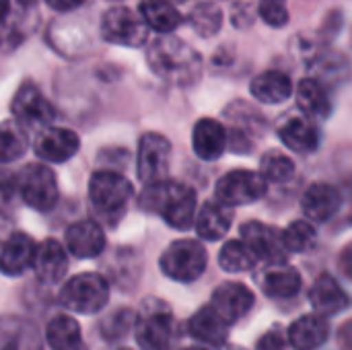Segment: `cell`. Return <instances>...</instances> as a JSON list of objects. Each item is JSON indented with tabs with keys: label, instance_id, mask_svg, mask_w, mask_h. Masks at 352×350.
<instances>
[{
	"label": "cell",
	"instance_id": "74e56055",
	"mask_svg": "<svg viewBox=\"0 0 352 350\" xmlns=\"http://www.w3.org/2000/svg\"><path fill=\"white\" fill-rule=\"evenodd\" d=\"M260 17L270 25V27H285L289 23V10L287 4H278V2H270V0H260Z\"/></svg>",
	"mask_w": 352,
	"mask_h": 350
},
{
	"label": "cell",
	"instance_id": "e575fe53",
	"mask_svg": "<svg viewBox=\"0 0 352 350\" xmlns=\"http://www.w3.org/2000/svg\"><path fill=\"white\" fill-rule=\"evenodd\" d=\"M295 173V163L291 157L278 153V151H270L262 157L260 161V175L264 177V182L268 184H283L287 179H291Z\"/></svg>",
	"mask_w": 352,
	"mask_h": 350
},
{
	"label": "cell",
	"instance_id": "8992f818",
	"mask_svg": "<svg viewBox=\"0 0 352 350\" xmlns=\"http://www.w3.org/2000/svg\"><path fill=\"white\" fill-rule=\"evenodd\" d=\"M14 184L23 202L35 210H52L58 202V179L47 165H25L19 173H14Z\"/></svg>",
	"mask_w": 352,
	"mask_h": 350
},
{
	"label": "cell",
	"instance_id": "b9f144b4",
	"mask_svg": "<svg viewBox=\"0 0 352 350\" xmlns=\"http://www.w3.org/2000/svg\"><path fill=\"white\" fill-rule=\"evenodd\" d=\"M336 340H338V347H340V350H352V320L344 322V324L338 328V336H336Z\"/></svg>",
	"mask_w": 352,
	"mask_h": 350
},
{
	"label": "cell",
	"instance_id": "8fae6325",
	"mask_svg": "<svg viewBox=\"0 0 352 350\" xmlns=\"http://www.w3.org/2000/svg\"><path fill=\"white\" fill-rule=\"evenodd\" d=\"M14 122L25 130L29 128H47L56 120L54 105L43 97V93L33 83H23L10 103Z\"/></svg>",
	"mask_w": 352,
	"mask_h": 350
},
{
	"label": "cell",
	"instance_id": "1f68e13d",
	"mask_svg": "<svg viewBox=\"0 0 352 350\" xmlns=\"http://www.w3.org/2000/svg\"><path fill=\"white\" fill-rule=\"evenodd\" d=\"M27 146V130L21 124H16L14 120L0 124V165H8L21 159Z\"/></svg>",
	"mask_w": 352,
	"mask_h": 350
},
{
	"label": "cell",
	"instance_id": "bcb514c9",
	"mask_svg": "<svg viewBox=\"0 0 352 350\" xmlns=\"http://www.w3.org/2000/svg\"><path fill=\"white\" fill-rule=\"evenodd\" d=\"M182 350H210V349H204V347H188V349H182Z\"/></svg>",
	"mask_w": 352,
	"mask_h": 350
},
{
	"label": "cell",
	"instance_id": "9c48e42d",
	"mask_svg": "<svg viewBox=\"0 0 352 350\" xmlns=\"http://www.w3.org/2000/svg\"><path fill=\"white\" fill-rule=\"evenodd\" d=\"M171 161V142L157 132L142 134L136 155V173L144 186L167 179Z\"/></svg>",
	"mask_w": 352,
	"mask_h": 350
},
{
	"label": "cell",
	"instance_id": "30bf717a",
	"mask_svg": "<svg viewBox=\"0 0 352 350\" xmlns=\"http://www.w3.org/2000/svg\"><path fill=\"white\" fill-rule=\"evenodd\" d=\"M214 194H217V202L225 206H245L266 196V182L260 173L237 169V171H229L219 179Z\"/></svg>",
	"mask_w": 352,
	"mask_h": 350
},
{
	"label": "cell",
	"instance_id": "f6af8a7d",
	"mask_svg": "<svg viewBox=\"0 0 352 350\" xmlns=\"http://www.w3.org/2000/svg\"><path fill=\"white\" fill-rule=\"evenodd\" d=\"M16 2H19L21 6H33V4H35L37 0H16Z\"/></svg>",
	"mask_w": 352,
	"mask_h": 350
},
{
	"label": "cell",
	"instance_id": "4316f807",
	"mask_svg": "<svg viewBox=\"0 0 352 350\" xmlns=\"http://www.w3.org/2000/svg\"><path fill=\"white\" fill-rule=\"evenodd\" d=\"M45 342L52 350H87L82 330L70 316H54L45 328Z\"/></svg>",
	"mask_w": 352,
	"mask_h": 350
},
{
	"label": "cell",
	"instance_id": "3957f363",
	"mask_svg": "<svg viewBox=\"0 0 352 350\" xmlns=\"http://www.w3.org/2000/svg\"><path fill=\"white\" fill-rule=\"evenodd\" d=\"M132 194V184L118 171L101 169L95 171L89 179V200L93 210L111 223L124 215Z\"/></svg>",
	"mask_w": 352,
	"mask_h": 350
},
{
	"label": "cell",
	"instance_id": "681fc988",
	"mask_svg": "<svg viewBox=\"0 0 352 350\" xmlns=\"http://www.w3.org/2000/svg\"><path fill=\"white\" fill-rule=\"evenodd\" d=\"M351 223H352V208H351Z\"/></svg>",
	"mask_w": 352,
	"mask_h": 350
},
{
	"label": "cell",
	"instance_id": "ba28073f",
	"mask_svg": "<svg viewBox=\"0 0 352 350\" xmlns=\"http://www.w3.org/2000/svg\"><path fill=\"white\" fill-rule=\"evenodd\" d=\"M101 37L124 47H140L148 39V27L142 17L128 6H111L101 17Z\"/></svg>",
	"mask_w": 352,
	"mask_h": 350
},
{
	"label": "cell",
	"instance_id": "8d00e7d4",
	"mask_svg": "<svg viewBox=\"0 0 352 350\" xmlns=\"http://www.w3.org/2000/svg\"><path fill=\"white\" fill-rule=\"evenodd\" d=\"M136 320L138 316L132 309H116L101 322V336L105 340H120L136 328Z\"/></svg>",
	"mask_w": 352,
	"mask_h": 350
},
{
	"label": "cell",
	"instance_id": "2e32d148",
	"mask_svg": "<svg viewBox=\"0 0 352 350\" xmlns=\"http://www.w3.org/2000/svg\"><path fill=\"white\" fill-rule=\"evenodd\" d=\"M0 350H43V338L31 320L21 316H2Z\"/></svg>",
	"mask_w": 352,
	"mask_h": 350
},
{
	"label": "cell",
	"instance_id": "52a82bcc",
	"mask_svg": "<svg viewBox=\"0 0 352 350\" xmlns=\"http://www.w3.org/2000/svg\"><path fill=\"white\" fill-rule=\"evenodd\" d=\"M134 332L136 342L142 350H169L173 347L177 328L171 311L165 305L151 301L138 316Z\"/></svg>",
	"mask_w": 352,
	"mask_h": 350
},
{
	"label": "cell",
	"instance_id": "484cf974",
	"mask_svg": "<svg viewBox=\"0 0 352 350\" xmlns=\"http://www.w3.org/2000/svg\"><path fill=\"white\" fill-rule=\"evenodd\" d=\"M138 14L148 29L161 35H171V31H175L184 21L182 12L169 0H140Z\"/></svg>",
	"mask_w": 352,
	"mask_h": 350
},
{
	"label": "cell",
	"instance_id": "ab89813d",
	"mask_svg": "<svg viewBox=\"0 0 352 350\" xmlns=\"http://www.w3.org/2000/svg\"><path fill=\"white\" fill-rule=\"evenodd\" d=\"M231 21L235 27H248L254 23V10L250 4H235L233 6V12H231Z\"/></svg>",
	"mask_w": 352,
	"mask_h": 350
},
{
	"label": "cell",
	"instance_id": "4dcf8cb0",
	"mask_svg": "<svg viewBox=\"0 0 352 350\" xmlns=\"http://www.w3.org/2000/svg\"><path fill=\"white\" fill-rule=\"evenodd\" d=\"M260 287L272 299H289L301 291V274L287 264H274L264 272Z\"/></svg>",
	"mask_w": 352,
	"mask_h": 350
},
{
	"label": "cell",
	"instance_id": "ee69618b",
	"mask_svg": "<svg viewBox=\"0 0 352 350\" xmlns=\"http://www.w3.org/2000/svg\"><path fill=\"white\" fill-rule=\"evenodd\" d=\"M10 19V0H0V25Z\"/></svg>",
	"mask_w": 352,
	"mask_h": 350
},
{
	"label": "cell",
	"instance_id": "836d02e7",
	"mask_svg": "<svg viewBox=\"0 0 352 350\" xmlns=\"http://www.w3.org/2000/svg\"><path fill=\"white\" fill-rule=\"evenodd\" d=\"M219 264L225 272L239 274V272H248L254 268L256 256L243 241H229L219 254Z\"/></svg>",
	"mask_w": 352,
	"mask_h": 350
},
{
	"label": "cell",
	"instance_id": "cb8c5ba5",
	"mask_svg": "<svg viewBox=\"0 0 352 350\" xmlns=\"http://www.w3.org/2000/svg\"><path fill=\"white\" fill-rule=\"evenodd\" d=\"M309 70L318 83L324 87H336L349 80L351 76V64L344 54L334 50H318L311 56Z\"/></svg>",
	"mask_w": 352,
	"mask_h": 350
},
{
	"label": "cell",
	"instance_id": "7bdbcfd3",
	"mask_svg": "<svg viewBox=\"0 0 352 350\" xmlns=\"http://www.w3.org/2000/svg\"><path fill=\"white\" fill-rule=\"evenodd\" d=\"M45 2L58 12H70V10H76L80 4H85L87 0H45Z\"/></svg>",
	"mask_w": 352,
	"mask_h": 350
},
{
	"label": "cell",
	"instance_id": "83f0119b",
	"mask_svg": "<svg viewBox=\"0 0 352 350\" xmlns=\"http://www.w3.org/2000/svg\"><path fill=\"white\" fill-rule=\"evenodd\" d=\"M252 95L262 101V103H283L293 95V83L289 78V74L280 72V70H268L258 74L252 85H250Z\"/></svg>",
	"mask_w": 352,
	"mask_h": 350
},
{
	"label": "cell",
	"instance_id": "60d3db41",
	"mask_svg": "<svg viewBox=\"0 0 352 350\" xmlns=\"http://www.w3.org/2000/svg\"><path fill=\"white\" fill-rule=\"evenodd\" d=\"M338 268H340V272L346 278L352 281V243L344 245V250L340 252V256H338Z\"/></svg>",
	"mask_w": 352,
	"mask_h": 350
},
{
	"label": "cell",
	"instance_id": "d590c367",
	"mask_svg": "<svg viewBox=\"0 0 352 350\" xmlns=\"http://www.w3.org/2000/svg\"><path fill=\"white\" fill-rule=\"evenodd\" d=\"M316 237H318V233L309 221H295L283 231L285 248H287V252H293V254H303V252L311 250L316 243Z\"/></svg>",
	"mask_w": 352,
	"mask_h": 350
},
{
	"label": "cell",
	"instance_id": "d6986e66",
	"mask_svg": "<svg viewBox=\"0 0 352 350\" xmlns=\"http://www.w3.org/2000/svg\"><path fill=\"white\" fill-rule=\"evenodd\" d=\"M340 192L326 184V182H318V184H311L305 194H303V200H301V208L305 212V217L314 223H326L330 221L338 208H340Z\"/></svg>",
	"mask_w": 352,
	"mask_h": 350
},
{
	"label": "cell",
	"instance_id": "d6a6232c",
	"mask_svg": "<svg viewBox=\"0 0 352 350\" xmlns=\"http://www.w3.org/2000/svg\"><path fill=\"white\" fill-rule=\"evenodd\" d=\"M188 23L200 37H214L223 25V10L212 0L198 2L188 14Z\"/></svg>",
	"mask_w": 352,
	"mask_h": 350
},
{
	"label": "cell",
	"instance_id": "c3c4849f",
	"mask_svg": "<svg viewBox=\"0 0 352 350\" xmlns=\"http://www.w3.org/2000/svg\"><path fill=\"white\" fill-rule=\"evenodd\" d=\"M270 2H278V4H285L287 0H270Z\"/></svg>",
	"mask_w": 352,
	"mask_h": 350
},
{
	"label": "cell",
	"instance_id": "277c9868",
	"mask_svg": "<svg viewBox=\"0 0 352 350\" xmlns=\"http://www.w3.org/2000/svg\"><path fill=\"white\" fill-rule=\"evenodd\" d=\"M109 301V283L97 272H85L64 283L60 291V303L74 314L93 316L99 314Z\"/></svg>",
	"mask_w": 352,
	"mask_h": 350
},
{
	"label": "cell",
	"instance_id": "4fadbf2b",
	"mask_svg": "<svg viewBox=\"0 0 352 350\" xmlns=\"http://www.w3.org/2000/svg\"><path fill=\"white\" fill-rule=\"evenodd\" d=\"M80 149V138L68 128H45L37 134L33 151L39 159L47 163H66Z\"/></svg>",
	"mask_w": 352,
	"mask_h": 350
},
{
	"label": "cell",
	"instance_id": "5b68a950",
	"mask_svg": "<svg viewBox=\"0 0 352 350\" xmlns=\"http://www.w3.org/2000/svg\"><path fill=\"white\" fill-rule=\"evenodd\" d=\"M165 276L177 283H194L206 270L208 256L200 241L194 239H177L173 241L159 260Z\"/></svg>",
	"mask_w": 352,
	"mask_h": 350
},
{
	"label": "cell",
	"instance_id": "5bb4252c",
	"mask_svg": "<svg viewBox=\"0 0 352 350\" xmlns=\"http://www.w3.org/2000/svg\"><path fill=\"white\" fill-rule=\"evenodd\" d=\"M37 256V243L21 231L10 233L0 245V272L6 276H21L33 268Z\"/></svg>",
	"mask_w": 352,
	"mask_h": 350
},
{
	"label": "cell",
	"instance_id": "9a60e30c",
	"mask_svg": "<svg viewBox=\"0 0 352 350\" xmlns=\"http://www.w3.org/2000/svg\"><path fill=\"white\" fill-rule=\"evenodd\" d=\"M254 301H256V297L250 287H245L241 283H225L212 293L210 307L223 318L225 324L231 326L250 314V309L254 307Z\"/></svg>",
	"mask_w": 352,
	"mask_h": 350
},
{
	"label": "cell",
	"instance_id": "6da1fadb",
	"mask_svg": "<svg viewBox=\"0 0 352 350\" xmlns=\"http://www.w3.org/2000/svg\"><path fill=\"white\" fill-rule=\"evenodd\" d=\"M148 68L169 85L190 87L202 74L200 54L175 35H159L146 47Z\"/></svg>",
	"mask_w": 352,
	"mask_h": 350
},
{
	"label": "cell",
	"instance_id": "f546056e",
	"mask_svg": "<svg viewBox=\"0 0 352 350\" xmlns=\"http://www.w3.org/2000/svg\"><path fill=\"white\" fill-rule=\"evenodd\" d=\"M297 105L307 118L326 120L332 113V99L328 89L316 78H303L297 85Z\"/></svg>",
	"mask_w": 352,
	"mask_h": 350
},
{
	"label": "cell",
	"instance_id": "d4e9b609",
	"mask_svg": "<svg viewBox=\"0 0 352 350\" xmlns=\"http://www.w3.org/2000/svg\"><path fill=\"white\" fill-rule=\"evenodd\" d=\"M188 332L192 338L206 347H221L227 342L229 336V324L223 322V318L208 305L198 309L190 322H188Z\"/></svg>",
	"mask_w": 352,
	"mask_h": 350
},
{
	"label": "cell",
	"instance_id": "7402d4cb",
	"mask_svg": "<svg viewBox=\"0 0 352 350\" xmlns=\"http://www.w3.org/2000/svg\"><path fill=\"white\" fill-rule=\"evenodd\" d=\"M68 270L66 250L56 239H45L37 245V256L33 264V272L43 285H58Z\"/></svg>",
	"mask_w": 352,
	"mask_h": 350
},
{
	"label": "cell",
	"instance_id": "7c38bea8",
	"mask_svg": "<svg viewBox=\"0 0 352 350\" xmlns=\"http://www.w3.org/2000/svg\"><path fill=\"white\" fill-rule=\"evenodd\" d=\"M241 241L252 250L256 260H264L268 264H285L287 260L283 231L276 227L250 221L241 227Z\"/></svg>",
	"mask_w": 352,
	"mask_h": 350
},
{
	"label": "cell",
	"instance_id": "7dc6e473",
	"mask_svg": "<svg viewBox=\"0 0 352 350\" xmlns=\"http://www.w3.org/2000/svg\"><path fill=\"white\" fill-rule=\"evenodd\" d=\"M169 2H175V4H182V2H186V0H169Z\"/></svg>",
	"mask_w": 352,
	"mask_h": 350
},
{
	"label": "cell",
	"instance_id": "ffe728a7",
	"mask_svg": "<svg viewBox=\"0 0 352 350\" xmlns=\"http://www.w3.org/2000/svg\"><path fill=\"white\" fill-rule=\"evenodd\" d=\"M229 142V132L225 130V126L212 118H202L192 132V146L194 153L202 159V161H217Z\"/></svg>",
	"mask_w": 352,
	"mask_h": 350
},
{
	"label": "cell",
	"instance_id": "7a4b0ae2",
	"mask_svg": "<svg viewBox=\"0 0 352 350\" xmlns=\"http://www.w3.org/2000/svg\"><path fill=\"white\" fill-rule=\"evenodd\" d=\"M138 206L146 212L159 215L169 227L179 231H186L196 223V192L173 179L144 186Z\"/></svg>",
	"mask_w": 352,
	"mask_h": 350
},
{
	"label": "cell",
	"instance_id": "f907efd6",
	"mask_svg": "<svg viewBox=\"0 0 352 350\" xmlns=\"http://www.w3.org/2000/svg\"><path fill=\"white\" fill-rule=\"evenodd\" d=\"M120 350H132V349H120Z\"/></svg>",
	"mask_w": 352,
	"mask_h": 350
},
{
	"label": "cell",
	"instance_id": "f35d334b",
	"mask_svg": "<svg viewBox=\"0 0 352 350\" xmlns=\"http://www.w3.org/2000/svg\"><path fill=\"white\" fill-rule=\"evenodd\" d=\"M287 349V338L278 330H268L260 340L258 350H285Z\"/></svg>",
	"mask_w": 352,
	"mask_h": 350
},
{
	"label": "cell",
	"instance_id": "ac0fdd59",
	"mask_svg": "<svg viewBox=\"0 0 352 350\" xmlns=\"http://www.w3.org/2000/svg\"><path fill=\"white\" fill-rule=\"evenodd\" d=\"M278 138L295 153L309 155L320 146V130L307 116H291L280 122Z\"/></svg>",
	"mask_w": 352,
	"mask_h": 350
},
{
	"label": "cell",
	"instance_id": "603a6c76",
	"mask_svg": "<svg viewBox=\"0 0 352 350\" xmlns=\"http://www.w3.org/2000/svg\"><path fill=\"white\" fill-rule=\"evenodd\" d=\"M309 301H311L316 314H320L324 318L336 316V314L344 311L351 305V299H349L346 291L330 274L318 276V281L314 283V287L309 291Z\"/></svg>",
	"mask_w": 352,
	"mask_h": 350
},
{
	"label": "cell",
	"instance_id": "44dd1931",
	"mask_svg": "<svg viewBox=\"0 0 352 350\" xmlns=\"http://www.w3.org/2000/svg\"><path fill=\"white\" fill-rule=\"evenodd\" d=\"M330 336V324L320 314L301 316L289 328L287 340L295 350H318L326 344Z\"/></svg>",
	"mask_w": 352,
	"mask_h": 350
},
{
	"label": "cell",
	"instance_id": "f1b7e54d",
	"mask_svg": "<svg viewBox=\"0 0 352 350\" xmlns=\"http://www.w3.org/2000/svg\"><path fill=\"white\" fill-rule=\"evenodd\" d=\"M231 210L221 202H206L196 217V231L206 241H219L231 229Z\"/></svg>",
	"mask_w": 352,
	"mask_h": 350
},
{
	"label": "cell",
	"instance_id": "816d5d0a",
	"mask_svg": "<svg viewBox=\"0 0 352 350\" xmlns=\"http://www.w3.org/2000/svg\"><path fill=\"white\" fill-rule=\"evenodd\" d=\"M351 41H352V33H351Z\"/></svg>",
	"mask_w": 352,
	"mask_h": 350
},
{
	"label": "cell",
	"instance_id": "e0dca14e",
	"mask_svg": "<svg viewBox=\"0 0 352 350\" xmlns=\"http://www.w3.org/2000/svg\"><path fill=\"white\" fill-rule=\"evenodd\" d=\"M66 248L80 260L97 258L105 248V233L95 221H76L66 229Z\"/></svg>",
	"mask_w": 352,
	"mask_h": 350
}]
</instances>
